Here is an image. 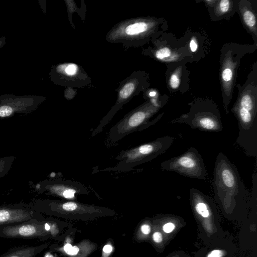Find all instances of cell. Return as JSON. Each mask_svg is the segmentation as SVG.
Wrapping results in <instances>:
<instances>
[{
	"label": "cell",
	"instance_id": "18",
	"mask_svg": "<svg viewBox=\"0 0 257 257\" xmlns=\"http://www.w3.org/2000/svg\"><path fill=\"white\" fill-rule=\"evenodd\" d=\"M142 54L152 57L156 60L165 62H174L179 60V55L168 46L161 47L148 48L142 51Z\"/></svg>",
	"mask_w": 257,
	"mask_h": 257
},
{
	"label": "cell",
	"instance_id": "28",
	"mask_svg": "<svg viewBox=\"0 0 257 257\" xmlns=\"http://www.w3.org/2000/svg\"><path fill=\"white\" fill-rule=\"evenodd\" d=\"M152 239L154 242L158 244L163 241V236L160 231H156L153 233Z\"/></svg>",
	"mask_w": 257,
	"mask_h": 257
},
{
	"label": "cell",
	"instance_id": "17",
	"mask_svg": "<svg viewBox=\"0 0 257 257\" xmlns=\"http://www.w3.org/2000/svg\"><path fill=\"white\" fill-rule=\"evenodd\" d=\"M45 243L36 245H23L10 249L0 257H36L48 245Z\"/></svg>",
	"mask_w": 257,
	"mask_h": 257
},
{
	"label": "cell",
	"instance_id": "20",
	"mask_svg": "<svg viewBox=\"0 0 257 257\" xmlns=\"http://www.w3.org/2000/svg\"><path fill=\"white\" fill-rule=\"evenodd\" d=\"M234 1L230 0L217 1L214 8V16L221 18L229 15V13L232 12L235 5Z\"/></svg>",
	"mask_w": 257,
	"mask_h": 257
},
{
	"label": "cell",
	"instance_id": "25",
	"mask_svg": "<svg viewBox=\"0 0 257 257\" xmlns=\"http://www.w3.org/2000/svg\"><path fill=\"white\" fill-rule=\"evenodd\" d=\"M225 254V251L220 249H215L210 251L206 257H223Z\"/></svg>",
	"mask_w": 257,
	"mask_h": 257
},
{
	"label": "cell",
	"instance_id": "12",
	"mask_svg": "<svg viewBox=\"0 0 257 257\" xmlns=\"http://www.w3.org/2000/svg\"><path fill=\"white\" fill-rule=\"evenodd\" d=\"M39 194L59 197L73 200L77 195H87L89 191L82 183L65 179L50 178L40 181L36 185Z\"/></svg>",
	"mask_w": 257,
	"mask_h": 257
},
{
	"label": "cell",
	"instance_id": "9",
	"mask_svg": "<svg viewBox=\"0 0 257 257\" xmlns=\"http://www.w3.org/2000/svg\"><path fill=\"white\" fill-rule=\"evenodd\" d=\"M58 233L56 222L45 219L0 226V237L5 238L44 239Z\"/></svg>",
	"mask_w": 257,
	"mask_h": 257
},
{
	"label": "cell",
	"instance_id": "22",
	"mask_svg": "<svg viewBox=\"0 0 257 257\" xmlns=\"http://www.w3.org/2000/svg\"><path fill=\"white\" fill-rule=\"evenodd\" d=\"M84 245L85 244L82 242L80 245L72 246L65 253L71 257H82L81 254H82V248Z\"/></svg>",
	"mask_w": 257,
	"mask_h": 257
},
{
	"label": "cell",
	"instance_id": "3",
	"mask_svg": "<svg viewBox=\"0 0 257 257\" xmlns=\"http://www.w3.org/2000/svg\"><path fill=\"white\" fill-rule=\"evenodd\" d=\"M166 100L165 98H150L125 114L110 129L107 137V144H114L132 133L143 131L155 124L164 113L154 120L150 121V119L165 105Z\"/></svg>",
	"mask_w": 257,
	"mask_h": 257
},
{
	"label": "cell",
	"instance_id": "29",
	"mask_svg": "<svg viewBox=\"0 0 257 257\" xmlns=\"http://www.w3.org/2000/svg\"><path fill=\"white\" fill-rule=\"evenodd\" d=\"M157 92L154 90H150L149 91L148 96L150 98H156Z\"/></svg>",
	"mask_w": 257,
	"mask_h": 257
},
{
	"label": "cell",
	"instance_id": "16",
	"mask_svg": "<svg viewBox=\"0 0 257 257\" xmlns=\"http://www.w3.org/2000/svg\"><path fill=\"white\" fill-rule=\"evenodd\" d=\"M237 8L244 27L255 38L257 36L256 13L250 1H240Z\"/></svg>",
	"mask_w": 257,
	"mask_h": 257
},
{
	"label": "cell",
	"instance_id": "21",
	"mask_svg": "<svg viewBox=\"0 0 257 257\" xmlns=\"http://www.w3.org/2000/svg\"><path fill=\"white\" fill-rule=\"evenodd\" d=\"M16 160V157L9 156L0 158V179L6 176Z\"/></svg>",
	"mask_w": 257,
	"mask_h": 257
},
{
	"label": "cell",
	"instance_id": "27",
	"mask_svg": "<svg viewBox=\"0 0 257 257\" xmlns=\"http://www.w3.org/2000/svg\"><path fill=\"white\" fill-rule=\"evenodd\" d=\"M198 48V41L196 37H192L189 42V49L191 52H195Z\"/></svg>",
	"mask_w": 257,
	"mask_h": 257
},
{
	"label": "cell",
	"instance_id": "10",
	"mask_svg": "<svg viewBox=\"0 0 257 257\" xmlns=\"http://www.w3.org/2000/svg\"><path fill=\"white\" fill-rule=\"evenodd\" d=\"M163 170L172 171L189 178L204 180L207 173L201 155L194 147H190L182 154L163 161Z\"/></svg>",
	"mask_w": 257,
	"mask_h": 257
},
{
	"label": "cell",
	"instance_id": "5",
	"mask_svg": "<svg viewBox=\"0 0 257 257\" xmlns=\"http://www.w3.org/2000/svg\"><path fill=\"white\" fill-rule=\"evenodd\" d=\"M174 141V137L165 136L122 151L115 158L117 161L116 165L103 171L125 172L133 170L137 166L148 162L165 153Z\"/></svg>",
	"mask_w": 257,
	"mask_h": 257
},
{
	"label": "cell",
	"instance_id": "19",
	"mask_svg": "<svg viewBox=\"0 0 257 257\" xmlns=\"http://www.w3.org/2000/svg\"><path fill=\"white\" fill-rule=\"evenodd\" d=\"M183 69L182 65H178L172 71L169 73L167 81L169 89L176 90L181 88L183 77Z\"/></svg>",
	"mask_w": 257,
	"mask_h": 257
},
{
	"label": "cell",
	"instance_id": "2",
	"mask_svg": "<svg viewBox=\"0 0 257 257\" xmlns=\"http://www.w3.org/2000/svg\"><path fill=\"white\" fill-rule=\"evenodd\" d=\"M161 19L140 17L122 20L107 32L106 41L121 44L124 48L138 47L156 39L161 34Z\"/></svg>",
	"mask_w": 257,
	"mask_h": 257
},
{
	"label": "cell",
	"instance_id": "30",
	"mask_svg": "<svg viewBox=\"0 0 257 257\" xmlns=\"http://www.w3.org/2000/svg\"><path fill=\"white\" fill-rule=\"evenodd\" d=\"M5 42V39L4 40H0V47H1L3 44H4V42Z\"/></svg>",
	"mask_w": 257,
	"mask_h": 257
},
{
	"label": "cell",
	"instance_id": "6",
	"mask_svg": "<svg viewBox=\"0 0 257 257\" xmlns=\"http://www.w3.org/2000/svg\"><path fill=\"white\" fill-rule=\"evenodd\" d=\"M189 105L188 112L172 120L170 122L185 123L192 128L203 132L222 131L221 114L217 105L212 100L198 98Z\"/></svg>",
	"mask_w": 257,
	"mask_h": 257
},
{
	"label": "cell",
	"instance_id": "24",
	"mask_svg": "<svg viewBox=\"0 0 257 257\" xmlns=\"http://www.w3.org/2000/svg\"><path fill=\"white\" fill-rule=\"evenodd\" d=\"M176 228L175 224L172 222H167L162 226V230L166 233L173 232Z\"/></svg>",
	"mask_w": 257,
	"mask_h": 257
},
{
	"label": "cell",
	"instance_id": "4",
	"mask_svg": "<svg viewBox=\"0 0 257 257\" xmlns=\"http://www.w3.org/2000/svg\"><path fill=\"white\" fill-rule=\"evenodd\" d=\"M256 48V44L245 45L235 43L225 44L221 48L220 81L223 107L226 114L229 112L228 108L232 97L240 59L246 53L253 52Z\"/></svg>",
	"mask_w": 257,
	"mask_h": 257
},
{
	"label": "cell",
	"instance_id": "13",
	"mask_svg": "<svg viewBox=\"0 0 257 257\" xmlns=\"http://www.w3.org/2000/svg\"><path fill=\"white\" fill-rule=\"evenodd\" d=\"M44 217L32 202L0 205V226L32 220H43Z\"/></svg>",
	"mask_w": 257,
	"mask_h": 257
},
{
	"label": "cell",
	"instance_id": "7",
	"mask_svg": "<svg viewBox=\"0 0 257 257\" xmlns=\"http://www.w3.org/2000/svg\"><path fill=\"white\" fill-rule=\"evenodd\" d=\"M149 75L145 72L138 71L133 72L129 76L122 80L118 88L117 97L114 105L109 111L100 120L99 124L93 130L92 136H95L102 131L122 107L132 100L141 91L144 92L150 85Z\"/></svg>",
	"mask_w": 257,
	"mask_h": 257
},
{
	"label": "cell",
	"instance_id": "14",
	"mask_svg": "<svg viewBox=\"0 0 257 257\" xmlns=\"http://www.w3.org/2000/svg\"><path fill=\"white\" fill-rule=\"evenodd\" d=\"M190 202L197 218L202 223L207 232L211 233L213 223L216 214L213 199L198 189H189Z\"/></svg>",
	"mask_w": 257,
	"mask_h": 257
},
{
	"label": "cell",
	"instance_id": "1",
	"mask_svg": "<svg viewBox=\"0 0 257 257\" xmlns=\"http://www.w3.org/2000/svg\"><path fill=\"white\" fill-rule=\"evenodd\" d=\"M212 186L215 200L225 214H232L245 205L250 192L236 166L221 152L216 158Z\"/></svg>",
	"mask_w": 257,
	"mask_h": 257
},
{
	"label": "cell",
	"instance_id": "26",
	"mask_svg": "<svg viewBox=\"0 0 257 257\" xmlns=\"http://www.w3.org/2000/svg\"><path fill=\"white\" fill-rule=\"evenodd\" d=\"M113 249L112 245L110 243L106 244L102 248V257H108Z\"/></svg>",
	"mask_w": 257,
	"mask_h": 257
},
{
	"label": "cell",
	"instance_id": "15",
	"mask_svg": "<svg viewBox=\"0 0 257 257\" xmlns=\"http://www.w3.org/2000/svg\"><path fill=\"white\" fill-rule=\"evenodd\" d=\"M43 97H1L0 118L10 117L17 113H29L37 109Z\"/></svg>",
	"mask_w": 257,
	"mask_h": 257
},
{
	"label": "cell",
	"instance_id": "8",
	"mask_svg": "<svg viewBox=\"0 0 257 257\" xmlns=\"http://www.w3.org/2000/svg\"><path fill=\"white\" fill-rule=\"evenodd\" d=\"M40 212L56 216H91L111 213L105 207L84 204L73 200L33 199L31 202Z\"/></svg>",
	"mask_w": 257,
	"mask_h": 257
},
{
	"label": "cell",
	"instance_id": "23",
	"mask_svg": "<svg viewBox=\"0 0 257 257\" xmlns=\"http://www.w3.org/2000/svg\"><path fill=\"white\" fill-rule=\"evenodd\" d=\"M151 231V226L148 221L144 222L140 227L139 232L141 236L145 237L148 236ZM139 235V236H140Z\"/></svg>",
	"mask_w": 257,
	"mask_h": 257
},
{
	"label": "cell",
	"instance_id": "11",
	"mask_svg": "<svg viewBox=\"0 0 257 257\" xmlns=\"http://www.w3.org/2000/svg\"><path fill=\"white\" fill-rule=\"evenodd\" d=\"M50 77L55 84L68 88H81L91 83V78L80 65L74 63H63L55 65Z\"/></svg>",
	"mask_w": 257,
	"mask_h": 257
}]
</instances>
